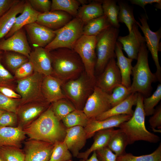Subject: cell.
I'll use <instances>...</instances> for the list:
<instances>
[{
	"instance_id": "52a82bcc",
	"label": "cell",
	"mask_w": 161,
	"mask_h": 161,
	"mask_svg": "<svg viewBox=\"0 0 161 161\" xmlns=\"http://www.w3.org/2000/svg\"><path fill=\"white\" fill-rule=\"evenodd\" d=\"M84 23L76 17L61 28L55 30L53 40L44 47L50 51L60 48L73 49L78 40L83 35Z\"/></svg>"
},
{
	"instance_id": "8fae6325",
	"label": "cell",
	"mask_w": 161,
	"mask_h": 161,
	"mask_svg": "<svg viewBox=\"0 0 161 161\" xmlns=\"http://www.w3.org/2000/svg\"><path fill=\"white\" fill-rule=\"evenodd\" d=\"M109 95L95 86L83 109L89 119L95 118L112 108Z\"/></svg>"
},
{
	"instance_id": "680465c9",
	"label": "cell",
	"mask_w": 161,
	"mask_h": 161,
	"mask_svg": "<svg viewBox=\"0 0 161 161\" xmlns=\"http://www.w3.org/2000/svg\"><path fill=\"white\" fill-rule=\"evenodd\" d=\"M0 161H2L0 159Z\"/></svg>"
},
{
	"instance_id": "f35d334b",
	"label": "cell",
	"mask_w": 161,
	"mask_h": 161,
	"mask_svg": "<svg viewBox=\"0 0 161 161\" xmlns=\"http://www.w3.org/2000/svg\"><path fill=\"white\" fill-rule=\"evenodd\" d=\"M72 157L65 142L64 141H58L54 144L49 161H68L72 160Z\"/></svg>"
},
{
	"instance_id": "1f68e13d",
	"label": "cell",
	"mask_w": 161,
	"mask_h": 161,
	"mask_svg": "<svg viewBox=\"0 0 161 161\" xmlns=\"http://www.w3.org/2000/svg\"><path fill=\"white\" fill-rule=\"evenodd\" d=\"M128 144L127 136L119 129L112 137L107 147L118 157L126 153L125 149Z\"/></svg>"
},
{
	"instance_id": "d6986e66",
	"label": "cell",
	"mask_w": 161,
	"mask_h": 161,
	"mask_svg": "<svg viewBox=\"0 0 161 161\" xmlns=\"http://www.w3.org/2000/svg\"><path fill=\"white\" fill-rule=\"evenodd\" d=\"M131 116L120 114L111 116L104 120H98L90 119L87 125L84 128L87 139L91 137L97 131L109 128L118 127L122 123L129 120Z\"/></svg>"
},
{
	"instance_id": "83f0119b",
	"label": "cell",
	"mask_w": 161,
	"mask_h": 161,
	"mask_svg": "<svg viewBox=\"0 0 161 161\" xmlns=\"http://www.w3.org/2000/svg\"><path fill=\"white\" fill-rule=\"evenodd\" d=\"M26 0H19L0 17V40L5 37L13 26L17 15L23 11Z\"/></svg>"
},
{
	"instance_id": "6da1fadb",
	"label": "cell",
	"mask_w": 161,
	"mask_h": 161,
	"mask_svg": "<svg viewBox=\"0 0 161 161\" xmlns=\"http://www.w3.org/2000/svg\"><path fill=\"white\" fill-rule=\"evenodd\" d=\"M67 128L55 115L51 104L39 117L25 128L23 130L29 139L54 144L63 141Z\"/></svg>"
},
{
	"instance_id": "3957f363",
	"label": "cell",
	"mask_w": 161,
	"mask_h": 161,
	"mask_svg": "<svg viewBox=\"0 0 161 161\" xmlns=\"http://www.w3.org/2000/svg\"><path fill=\"white\" fill-rule=\"evenodd\" d=\"M144 96L138 93L136 107L133 115L128 121L118 127L127 136L129 144L138 141H144L156 143L160 138L147 130L145 125V115L143 107Z\"/></svg>"
},
{
	"instance_id": "816d5d0a",
	"label": "cell",
	"mask_w": 161,
	"mask_h": 161,
	"mask_svg": "<svg viewBox=\"0 0 161 161\" xmlns=\"http://www.w3.org/2000/svg\"><path fill=\"white\" fill-rule=\"evenodd\" d=\"M0 92L4 95L10 98L21 99V95L15 92L12 89L5 86H0Z\"/></svg>"
},
{
	"instance_id": "d590c367",
	"label": "cell",
	"mask_w": 161,
	"mask_h": 161,
	"mask_svg": "<svg viewBox=\"0 0 161 161\" xmlns=\"http://www.w3.org/2000/svg\"><path fill=\"white\" fill-rule=\"evenodd\" d=\"M51 104L55 115L60 121L76 109L73 103L66 98L61 99Z\"/></svg>"
},
{
	"instance_id": "681fc988",
	"label": "cell",
	"mask_w": 161,
	"mask_h": 161,
	"mask_svg": "<svg viewBox=\"0 0 161 161\" xmlns=\"http://www.w3.org/2000/svg\"><path fill=\"white\" fill-rule=\"evenodd\" d=\"M149 120V123L151 128L155 129L157 128L161 129V106L159 105L155 109Z\"/></svg>"
},
{
	"instance_id": "e0dca14e",
	"label": "cell",
	"mask_w": 161,
	"mask_h": 161,
	"mask_svg": "<svg viewBox=\"0 0 161 161\" xmlns=\"http://www.w3.org/2000/svg\"><path fill=\"white\" fill-rule=\"evenodd\" d=\"M117 41L122 44V49L127 54L128 58L132 60H137L142 45L145 43V38L139 31L136 23L133 25L128 35L119 36Z\"/></svg>"
},
{
	"instance_id": "9f6ffc18",
	"label": "cell",
	"mask_w": 161,
	"mask_h": 161,
	"mask_svg": "<svg viewBox=\"0 0 161 161\" xmlns=\"http://www.w3.org/2000/svg\"><path fill=\"white\" fill-rule=\"evenodd\" d=\"M1 53H2L1 51L0 50V55Z\"/></svg>"
},
{
	"instance_id": "d6a6232c",
	"label": "cell",
	"mask_w": 161,
	"mask_h": 161,
	"mask_svg": "<svg viewBox=\"0 0 161 161\" xmlns=\"http://www.w3.org/2000/svg\"><path fill=\"white\" fill-rule=\"evenodd\" d=\"M89 120L83 110L76 109L68 114L61 121L66 128L76 126L85 128Z\"/></svg>"
},
{
	"instance_id": "ab89813d",
	"label": "cell",
	"mask_w": 161,
	"mask_h": 161,
	"mask_svg": "<svg viewBox=\"0 0 161 161\" xmlns=\"http://www.w3.org/2000/svg\"><path fill=\"white\" fill-rule=\"evenodd\" d=\"M161 99V84H159L153 94L148 97H144L143 99V107L145 116L153 114L154 107Z\"/></svg>"
},
{
	"instance_id": "f5cc1de1",
	"label": "cell",
	"mask_w": 161,
	"mask_h": 161,
	"mask_svg": "<svg viewBox=\"0 0 161 161\" xmlns=\"http://www.w3.org/2000/svg\"><path fill=\"white\" fill-rule=\"evenodd\" d=\"M131 3L134 4L138 5L142 7L146 12L145 6L148 4H152L154 3L161 4L160 0H131Z\"/></svg>"
},
{
	"instance_id": "f6af8a7d",
	"label": "cell",
	"mask_w": 161,
	"mask_h": 161,
	"mask_svg": "<svg viewBox=\"0 0 161 161\" xmlns=\"http://www.w3.org/2000/svg\"><path fill=\"white\" fill-rule=\"evenodd\" d=\"M15 78L2 64L0 57V86H5L12 89Z\"/></svg>"
},
{
	"instance_id": "4316f807",
	"label": "cell",
	"mask_w": 161,
	"mask_h": 161,
	"mask_svg": "<svg viewBox=\"0 0 161 161\" xmlns=\"http://www.w3.org/2000/svg\"><path fill=\"white\" fill-rule=\"evenodd\" d=\"M40 13L32 7L28 0H26L23 12L16 17L13 26L5 37V38H7L10 37L15 32L22 28L25 25L36 22Z\"/></svg>"
},
{
	"instance_id": "c3c4849f",
	"label": "cell",
	"mask_w": 161,
	"mask_h": 161,
	"mask_svg": "<svg viewBox=\"0 0 161 161\" xmlns=\"http://www.w3.org/2000/svg\"><path fill=\"white\" fill-rule=\"evenodd\" d=\"M95 151L99 161H117V156L107 146Z\"/></svg>"
},
{
	"instance_id": "484cf974",
	"label": "cell",
	"mask_w": 161,
	"mask_h": 161,
	"mask_svg": "<svg viewBox=\"0 0 161 161\" xmlns=\"http://www.w3.org/2000/svg\"><path fill=\"white\" fill-rule=\"evenodd\" d=\"M138 95V93H131L124 101L97 116L95 119L101 120L111 116L120 114H127L132 116L134 112L132 108L136 104Z\"/></svg>"
},
{
	"instance_id": "ee69618b",
	"label": "cell",
	"mask_w": 161,
	"mask_h": 161,
	"mask_svg": "<svg viewBox=\"0 0 161 161\" xmlns=\"http://www.w3.org/2000/svg\"><path fill=\"white\" fill-rule=\"evenodd\" d=\"M18 126V119L16 113L5 111L0 116V127H16Z\"/></svg>"
},
{
	"instance_id": "cb8c5ba5",
	"label": "cell",
	"mask_w": 161,
	"mask_h": 161,
	"mask_svg": "<svg viewBox=\"0 0 161 161\" xmlns=\"http://www.w3.org/2000/svg\"><path fill=\"white\" fill-rule=\"evenodd\" d=\"M122 46L118 41L116 43L115 52L117 61L116 62L121 77V84L129 87L131 84L130 76L132 73L133 60L126 57L122 51Z\"/></svg>"
},
{
	"instance_id": "7402d4cb",
	"label": "cell",
	"mask_w": 161,
	"mask_h": 161,
	"mask_svg": "<svg viewBox=\"0 0 161 161\" xmlns=\"http://www.w3.org/2000/svg\"><path fill=\"white\" fill-rule=\"evenodd\" d=\"M73 18L66 12L55 10L40 13L35 22L55 30L63 27Z\"/></svg>"
},
{
	"instance_id": "f1b7e54d",
	"label": "cell",
	"mask_w": 161,
	"mask_h": 161,
	"mask_svg": "<svg viewBox=\"0 0 161 161\" xmlns=\"http://www.w3.org/2000/svg\"><path fill=\"white\" fill-rule=\"evenodd\" d=\"M103 15L101 0H97L82 5L79 9L76 17L85 24L90 21Z\"/></svg>"
},
{
	"instance_id": "2e32d148",
	"label": "cell",
	"mask_w": 161,
	"mask_h": 161,
	"mask_svg": "<svg viewBox=\"0 0 161 161\" xmlns=\"http://www.w3.org/2000/svg\"><path fill=\"white\" fill-rule=\"evenodd\" d=\"M34 48H44L54 39L55 31L35 22L24 26Z\"/></svg>"
},
{
	"instance_id": "d4e9b609",
	"label": "cell",
	"mask_w": 161,
	"mask_h": 161,
	"mask_svg": "<svg viewBox=\"0 0 161 161\" xmlns=\"http://www.w3.org/2000/svg\"><path fill=\"white\" fill-rule=\"evenodd\" d=\"M118 130L111 128L97 131L94 135V142L91 146L84 152H80L77 157L85 161L92 152L107 147L112 137Z\"/></svg>"
},
{
	"instance_id": "74e56055",
	"label": "cell",
	"mask_w": 161,
	"mask_h": 161,
	"mask_svg": "<svg viewBox=\"0 0 161 161\" xmlns=\"http://www.w3.org/2000/svg\"><path fill=\"white\" fill-rule=\"evenodd\" d=\"M117 161H161V144L151 154L137 156L126 152L118 156Z\"/></svg>"
},
{
	"instance_id": "11a10c76",
	"label": "cell",
	"mask_w": 161,
	"mask_h": 161,
	"mask_svg": "<svg viewBox=\"0 0 161 161\" xmlns=\"http://www.w3.org/2000/svg\"><path fill=\"white\" fill-rule=\"evenodd\" d=\"M5 111H6L0 109V116Z\"/></svg>"
},
{
	"instance_id": "f907efd6",
	"label": "cell",
	"mask_w": 161,
	"mask_h": 161,
	"mask_svg": "<svg viewBox=\"0 0 161 161\" xmlns=\"http://www.w3.org/2000/svg\"><path fill=\"white\" fill-rule=\"evenodd\" d=\"M19 0H0V17Z\"/></svg>"
},
{
	"instance_id": "4dcf8cb0",
	"label": "cell",
	"mask_w": 161,
	"mask_h": 161,
	"mask_svg": "<svg viewBox=\"0 0 161 161\" xmlns=\"http://www.w3.org/2000/svg\"><path fill=\"white\" fill-rule=\"evenodd\" d=\"M103 15L112 27L119 29L120 25L118 20L119 11V6L114 0H101Z\"/></svg>"
},
{
	"instance_id": "db71d44e",
	"label": "cell",
	"mask_w": 161,
	"mask_h": 161,
	"mask_svg": "<svg viewBox=\"0 0 161 161\" xmlns=\"http://www.w3.org/2000/svg\"><path fill=\"white\" fill-rule=\"evenodd\" d=\"M93 152L92 155L89 159H87L85 161L80 159L79 161H99L97 158L95 151H93Z\"/></svg>"
},
{
	"instance_id": "30bf717a",
	"label": "cell",
	"mask_w": 161,
	"mask_h": 161,
	"mask_svg": "<svg viewBox=\"0 0 161 161\" xmlns=\"http://www.w3.org/2000/svg\"><path fill=\"white\" fill-rule=\"evenodd\" d=\"M148 18L147 16L141 15L138 17L140 23L136 21V23L144 34L147 47L151 53L156 67V71L155 74L157 80L161 82V67L158 55V52L161 51V44L160 42L161 38V28L156 32L152 31L148 25Z\"/></svg>"
},
{
	"instance_id": "ba28073f",
	"label": "cell",
	"mask_w": 161,
	"mask_h": 161,
	"mask_svg": "<svg viewBox=\"0 0 161 161\" xmlns=\"http://www.w3.org/2000/svg\"><path fill=\"white\" fill-rule=\"evenodd\" d=\"M96 43V36L83 35L77 41L73 49L80 57L87 76L95 83Z\"/></svg>"
},
{
	"instance_id": "b9f144b4",
	"label": "cell",
	"mask_w": 161,
	"mask_h": 161,
	"mask_svg": "<svg viewBox=\"0 0 161 161\" xmlns=\"http://www.w3.org/2000/svg\"><path fill=\"white\" fill-rule=\"evenodd\" d=\"M29 60V58L26 56L13 52L7 53L5 57L6 65L14 72L18 69Z\"/></svg>"
},
{
	"instance_id": "5bb4252c",
	"label": "cell",
	"mask_w": 161,
	"mask_h": 161,
	"mask_svg": "<svg viewBox=\"0 0 161 161\" xmlns=\"http://www.w3.org/2000/svg\"><path fill=\"white\" fill-rule=\"evenodd\" d=\"M115 58L109 62L103 71L96 78L95 86L110 94L114 89L121 84V77Z\"/></svg>"
},
{
	"instance_id": "7c38bea8",
	"label": "cell",
	"mask_w": 161,
	"mask_h": 161,
	"mask_svg": "<svg viewBox=\"0 0 161 161\" xmlns=\"http://www.w3.org/2000/svg\"><path fill=\"white\" fill-rule=\"evenodd\" d=\"M46 101H36L20 105L17 109V126L23 129L36 119L49 106Z\"/></svg>"
},
{
	"instance_id": "4fadbf2b",
	"label": "cell",
	"mask_w": 161,
	"mask_h": 161,
	"mask_svg": "<svg viewBox=\"0 0 161 161\" xmlns=\"http://www.w3.org/2000/svg\"><path fill=\"white\" fill-rule=\"evenodd\" d=\"M53 147V144L29 138L24 144V161H49Z\"/></svg>"
},
{
	"instance_id": "bcb514c9",
	"label": "cell",
	"mask_w": 161,
	"mask_h": 161,
	"mask_svg": "<svg viewBox=\"0 0 161 161\" xmlns=\"http://www.w3.org/2000/svg\"><path fill=\"white\" fill-rule=\"evenodd\" d=\"M34 72L33 65L29 60L15 71L14 78L17 80L22 79L30 76Z\"/></svg>"
},
{
	"instance_id": "836d02e7",
	"label": "cell",
	"mask_w": 161,
	"mask_h": 161,
	"mask_svg": "<svg viewBox=\"0 0 161 161\" xmlns=\"http://www.w3.org/2000/svg\"><path fill=\"white\" fill-rule=\"evenodd\" d=\"M80 4L79 0H52L50 11H64L75 18L77 17Z\"/></svg>"
},
{
	"instance_id": "7dc6e473",
	"label": "cell",
	"mask_w": 161,
	"mask_h": 161,
	"mask_svg": "<svg viewBox=\"0 0 161 161\" xmlns=\"http://www.w3.org/2000/svg\"><path fill=\"white\" fill-rule=\"evenodd\" d=\"M32 7L41 13L50 11L52 1L49 0H29Z\"/></svg>"
},
{
	"instance_id": "60d3db41",
	"label": "cell",
	"mask_w": 161,
	"mask_h": 161,
	"mask_svg": "<svg viewBox=\"0 0 161 161\" xmlns=\"http://www.w3.org/2000/svg\"><path fill=\"white\" fill-rule=\"evenodd\" d=\"M131 93L130 87H127L122 84L117 86L109 95V101L112 107L124 101Z\"/></svg>"
},
{
	"instance_id": "7bdbcfd3",
	"label": "cell",
	"mask_w": 161,
	"mask_h": 161,
	"mask_svg": "<svg viewBox=\"0 0 161 161\" xmlns=\"http://www.w3.org/2000/svg\"><path fill=\"white\" fill-rule=\"evenodd\" d=\"M21 99L8 97L0 92V109L16 113L21 104Z\"/></svg>"
},
{
	"instance_id": "7a4b0ae2",
	"label": "cell",
	"mask_w": 161,
	"mask_h": 161,
	"mask_svg": "<svg viewBox=\"0 0 161 161\" xmlns=\"http://www.w3.org/2000/svg\"><path fill=\"white\" fill-rule=\"evenodd\" d=\"M49 52L54 72L52 75L64 83L77 78L84 71L82 60L73 49L60 48Z\"/></svg>"
},
{
	"instance_id": "ac0fdd59",
	"label": "cell",
	"mask_w": 161,
	"mask_h": 161,
	"mask_svg": "<svg viewBox=\"0 0 161 161\" xmlns=\"http://www.w3.org/2000/svg\"><path fill=\"white\" fill-rule=\"evenodd\" d=\"M29 59L33 65L34 72L44 76L53 75L54 72L50 53L44 48H34Z\"/></svg>"
},
{
	"instance_id": "6f0895ef",
	"label": "cell",
	"mask_w": 161,
	"mask_h": 161,
	"mask_svg": "<svg viewBox=\"0 0 161 161\" xmlns=\"http://www.w3.org/2000/svg\"><path fill=\"white\" fill-rule=\"evenodd\" d=\"M68 161H72V160H69Z\"/></svg>"
},
{
	"instance_id": "e575fe53",
	"label": "cell",
	"mask_w": 161,
	"mask_h": 161,
	"mask_svg": "<svg viewBox=\"0 0 161 161\" xmlns=\"http://www.w3.org/2000/svg\"><path fill=\"white\" fill-rule=\"evenodd\" d=\"M119 11L118 16L119 22L124 23L129 32L131 31L133 25L136 24L133 9L127 3L123 1H118Z\"/></svg>"
},
{
	"instance_id": "44dd1931",
	"label": "cell",
	"mask_w": 161,
	"mask_h": 161,
	"mask_svg": "<svg viewBox=\"0 0 161 161\" xmlns=\"http://www.w3.org/2000/svg\"><path fill=\"white\" fill-rule=\"evenodd\" d=\"M87 139L84 128L76 126L67 128L63 141L72 156L77 157L80 150L84 146Z\"/></svg>"
},
{
	"instance_id": "ffe728a7",
	"label": "cell",
	"mask_w": 161,
	"mask_h": 161,
	"mask_svg": "<svg viewBox=\"0 0 161 161\" xmlns=\"http://www.w3.org/2000/svg\"><path fill=\"white\" fill-rule=\"evenodd\" d=\"M64 83L53 75L44 76L41 90L43 97L47 102L51 103L61 99L66 98L62 89Z\"/></svg>"
},
{
	"instance_id": "603a6c76",
	"label": "cell",
	"mask_w": 161,
	"mask_h": 161,
	"mask_svg": "<svg viewBox=\"0 0 161 161\" xmlns=\"http://www.w3.org/2000/svg\"><path fill=\"white\" fill-rule=\"evenodd\" d=\"M26 136L23 130L18 126L0 127V147L10 146L21 148Z\"/></svg>"
},
{
	"instance_id": "277c9868",
	"label": "cell",
	"mask_w": 161,
	"mask_h": 161,
	"mask_svg": "<svg viewBox=\"0 0 161 161\" xmlns=\"http://www.w3.org/2000/svg\"><path fill=\"white\" fill-rule=\"evenodd\" d=\"M148 57V51L144 43L138 53L137 63L132 68L133 81L130 87L132 93H139L144 97L149 95L152 83L157 80L155 74L150 69Z\"/></svg>"
},
{
	"instance_id": "8992f818",
	"label": "cell",
	"mask_w": 161,
	"mask_h": 161,
	"mask_svg": "<svg viewBox=\"0 0 161 161\" xmlns=\"http://www.w3.org/2000/svg\"><path fill=\"white\" fill-rule=\"evenodd\" d=\"M119 32V29L111 26L96 36L95 74H100L110 60L116 58L115 48Z\"/></svg>"
},
{
	"instance_id": "f546056e",
	"label": "cell",
	"mask_w": 161,
	"mask_h": 161,
	"mask_svg": "<svg viewBox=\"0 0 161 161\" xmlns=\"http://www.w3.org/2000/svg\"><path fill=\"white\" fill-rule=\"evenodd\" d=\"M111 26L106 17L103 15L90 21L84 24L83 35L96 36Z\"/></svg>"
},
{
	"instance_id": "8d00e7d4",
	"label": "cell",
	"mask_w": 161,
	"mask_h": 161,
	"mask_svg": "<svg viewBox=\"0 0 161 161\" xmlns=\"http://www.w3.org/2000/svg\"><path fill=\"white\" fill-rule=\"evenodd\" d=\"M0 159L2 161H24L25 155L20 148L4 146L0 147Z\"/></svg>"
},
{
	"instance_id": "5b68a950",
	"label": "cell",
	"mask_w": 161,
	"mask_h": 161,
	"mask_svg": "<svg viewBox=\"0 0 161 161\" xmlns=\"http://www.w3.org/2000/svg\"><path fill=\"white\" fill-rule=\"evenodd\" d=\"M95 86V82L91 79L84 71L77 78L64 83L62 89L66 98L76 109L83 110Z\"/></svg>"
},
{
	"instance_id": "9c48e42d",
	"label": "cell",
	"mask_w": 161,
	"mask_h": 161,
	"mask_svg": "<svg viewBox=\"0 0 161 161\" xmlns=\"http://www.w3.org/2000/svg\"><path fill=\"white\" fill-rule=\"evenodd\" d=\"M43 77L42 75L34 72L29 77L17 80L16 89L21 97L20 105L36 101L47 102L41 90Z\"/></svg>"
},
{
	"instance_id": "9a60e30c",
	"label": "cell",
	"mask_w": 161,
	"mask_h": 161,
	"mask_svg": "<svg viewBox=\"0 0 161 161\" xmlns=\"http://www.w3.org/2000/svg\"><path fill=\"white\" fill-rule=\"evenodd\" d=\"M0 50L18 53L29 58L31 49L23 28L15 32L10 37L1 39Z\"/></svg>"
}]
</instances>
